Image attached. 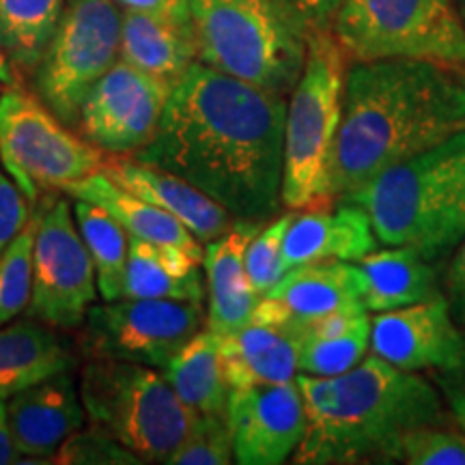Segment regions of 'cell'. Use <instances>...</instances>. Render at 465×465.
<instances>
[{
  "instance_id": "6da1fadb",
  "label": "cell",
  "mask_w": 465,
  "mask_h": 465,
  "mask_svg": "<svg viewBox=\"0 0 465 465\" xmlns=\"http://www.w3.org/2000/svg\"><path fill=\"white\" fill-rule=\"evenodd\" d=\"M284 121V95L196 61L132 158L177 174L235 220L265 224L282 209Z\"/></svg>"
},
{
  "instance_id": "7a4b0ae2",
  "label": "cell",
  "mask_w": 465,
  "mask_h": 465,
  "mask_svg": "<svg viewBox=\"0 0 465 465\" xmlns=\"http://www.w3.org/2000/svg\"><path fill=\"white\" fill-rule=\"evenodd\" d=\"M465 132V65L380 58L347 67L330 192L339 201L375 174Z\"/></svg>"
},
{
  "instance_id": "3957f363",
  "label": "cell",
  "mask_w": 465,
  "mask_h": 465,
  "mask_svg": "<svg viewBox=\"0 0 465 465\" xmlns=\"http://www.w3.org/2000/svg\"><path fill=\"white\" fill-rule=\"evenodd\" d=\"M295 383L306 411V433L293 452L300 465L399 463L407 431L452 420L438 386L373 353L347 373H302Z\"/></svg>"
},
{
  "instance_id": "277c9868",
  "label": "cell",
  "mask_w": 465,
  "mask_h": 465,
  "mask_svg": "<svg viewBox=\"0 0 465 465\" xmlns=\"http://www.w3.org/2000/svg\"><path fill=\"white\" fill-rule=\"evenodd\" d=\"M203 65L276 95H291L315 25L291 0H188Z\"/></svg>"
},
{
  "instance_id": "5b68a950",
  "label": "cell",
  "mask_w": 465,
  "mask_h": 465,
  "mask_svg": "<svg viewBox=\"0 0 465 465\" xmlns=\"http://www.w3.org/2000/svg\"><path fill=\"white\" fill-rule=\"evenodd\" d=\"M347 54L330 28H315L302 75L291 91L284 121L282 205L291 209L334 203L330 192L336 134L342 116Z\"/></svg>"
},
{
  "instance_id": "8992f818",
  "label": "cell",
  "mask_w": 465,
  "mask_h": 465,
  "mask_svg": "<svg viewBox=\"0 0 465 465\" xmlns=\"http://www.w3.org/2000/svg\"><path fill=\"white\" fill-rule=\"evenodd\" d=\"M80 399L100 424L143 463H168L199 411L183 403L164 373L121 360H91L80 373Z\"/></svg>"
},
{
  "instance_id": "52a82bcc",
  "label": "cell",
  "mask_w": 465,
  "mask_h": 465,
  "mask_svg": "<svg viewBox=\"0 0 465 465\" xmlns=\"http://www.w3.org/2000/svg\"><path fill=\"white\" fill-rule=\"evenodd\" d=\"M465 162V132L438 147L375 174L339 201L356 203L383 246H414L429 252Z\"/></svg>"
},
{
  "instance_id": "ba28073f",
  "label": "cell",
  "mask_w": 465,
  "mask_h": 465,
  "mask_svg": "<svg viewBox=\"0 0 465 465\" xmlns=\"http://www.w3.org/2000/svg\"><path fill=\"white\" fill-rule=\"evenodd\" d=\"M347 58H431L465 65L455 0H341L330 25Z\"/></svg>"
},
{
  "instance_id": "9c48e42d",
  "label": "cell",
  "mask_w": 465,
  "mask_h": 465,
  "mask_svg": "<svg viewBox=\"0 0 465 465\" xmlns=\"http://www.w3.org/2000/svg\"><path fill=\"white\" fill-rule=\"evenodd\" d=\"M119 5L114 0H67L33 74L39 100L63 124L75 127L86 95L119 61Z\"/></svg>"
},
{
  "instance_id": "30bf717a",
  "label": "cell",
  "mask_w": 465,
  "mask_h": 465,
  "mask_svg": "<svg viewBox=\"0 0 465 465\" xmlns=\"http://www.w3.org/2000/svg\"><path fill=\"white\" fill-rule=\"evenodd\" d=\"M104 160L25 89L0 93V162L31 203L39 188L63 190L100 171Z\"/></svg>"
},
{
  "instance_id": "8fae6325",
  "label": "cell",
  "mask_w": 465,
  "mask_h": 465,
  "mask_svg": "<svg viewBox=\"0 0 465 465\" xmlns=\"http://www.w3.org/2000/svg\"><path fill=\"white\" fill-rule=\"evenodd\" d=\"M80 347L89 360H121L164 371L207 325L203 302L121 298L93 304Z\"/></svg>"
},
{
  "instance_id": "7c38bea8",
  "label": "cell",
  "mask_w": 465,
  "mask_h": 465,
  "mask_svg": "<svg viewBox=\"0 0 465 465\" xmlns=\"http://www.w3.org/2000/svg\"><path fill=\"white\" fill-rule=\"evenodd\" d=\"M95 267L67 199L45 203L37 213L33 246V293L26 317L56 330H75L97 300Z\"/></svg>"
},
{
  "instance_id": "4fadbf2b",
  "label": "cell",
  "mask_w": 465,
  "mask_h": 465,
  "mask_svg": "<svg viewBox=\"0 0 465 465\" xmlns=\"http://www.w3.org/2000/svg\"><path fill=\"white\" fill-rule=\"evenodd\" d=\"M171 91V83L119 58L89 91L75 127L93 147L132 155L153 141Z\"/></svg>"
},
{
  "instance_id": "5bb4252c",
  "label": "cell",
  "mask_w": 465,
  "mask_h": 465,
  "mask_svg": "<svg viewBox=\"0 0 465 465\" xmlns=\"http://www.w3.org/2000/svg\"><path fill=\"white\" fill-rule=\"evenodd\" d=\"M232 459L242 465H281L293 457L306 433L298 383H261L231 391L226 403Z\"/></svg>"
},
{
  "instance_id": "9a60e30c",
  "label": "cell",
  "mask_w": 465,
  "mask_h": 465,
  "mask_svg": "<svg viewBox=\"0 0 465 465\" xmlns=\"http://www.w3.org/2000/svg\"><path fill=\"white\" fill-rule=\"evenodd\" d=\"M371 353L403 371H449L461 362L465 328L450 315L446 298L375 312Z\"/></svg>"
},
{
  "instance_id": "2e32d148",
  "label": "cell",
  "mask_w": 465,
  "mask_h": 465,
  "mask_svg": "<svg viewBox=\"0 0 465 465\" xmlns=\"http://www.w3.org/2000/svg\"><path fill=\"white\" fill-rule=\"evenodd\" d=\"M362 306V272L349 261H319L293 267L263 293L250 323L304 325Z\"/></svg>"
},
{
  "instance_id": "e0dca14e",
  "label": "cell",
  "mask_w": 465,
  "mask_h": 465,
  "mask_svg": "<svg viewBox=\"0 0 465 465\" xmlns=\"http://www.w3.org/2000/svg\"><path fill=\"white\" fill-rule=\"evenodd\" d=\"M86 410L69 371L35 383L7 401V420L20 459L17 463H50L69 435L84 427Z\"/></svg>"
},
{
  "instance_id": "ac0fdd59",
  "label": "cell",
  "mask_w": 465,
  "mask_h": 465,
  "mask_svg": "<svg viewBox=\"0 0 465 465\" xmlns=\"http://www.w3.org/2000/svg\"><path fill=\"white\" fill-rule=\"evenodd\" d=\"M377 250V237L366 212L356 203L339 201L336 209L306 207L293 213L281 248L282 272L319 261L358 263Z\"/></svg>"
},
{
  "instance_id": "d6986e66",
  "label": "cell",
  "mask_w": 465,
  "mask_h": 465,
  "mask_svg": "<svg viewBox=\"0 0 465 465\" xmlns=\"http://www.w3.org/2000/svg\"><path fill=\"white\" fill-rule=\"evenodd\" d=\"M100 171L134 196L177 218L199 242L218 240L235 223L223 205L162 168L143 164L134 158H113L104 160Z\"/></svg>"
},
{
  "instance_id": "ffe728a7",
  "label": "cell",
  "mask_w": 465,
  "mask_h": 465,
  "mask_svg": "<svg viewBox=\"0 0 465 465\" xmlns=\"http://www.w3.org/2000/svg\"><path fill=\"white\" fill-rule=\"evenodd\" d=\"M261 226V223L235 220L224 235L207 243L203 263L207 274V328L212 332H235L252 319L259 295L248 281L243 257Z\"/></svg>"
},
{
  "instance_id": "44dd1931",
  "label": "cell",
  "mask_w": 465,
  "mask_h": 465,
  "mask_svg": "<svg viewBox=\"0 0 465 465\" xmlns=\"http://www.w3.org/2000/svg\"><path fill=\"white\" fill-rule=\"evenodd\" d=\"M121 61L174 84L196 63L190 14L121 11Z\"/></svg>"
},
{
  "instance_id": "7402d4cb",
  "label": "cell",
  "mask_w": 465,
  "mask_h": 465,
  "mask_svg": "<svg viewBox=\"0 0 465 465\" xmlns=\"http://www.w3.org/2000/svg\"><path fill=\"white\" fill-rule=\"evenodd\" d=\"M302 328L248 323L229 334H218L224 377L231 391L287 383L298 375Z\"/></svg>"
},
{
  "instance_id": "603a6c76",
  "label": "cell",
  "mask_w": 465,
  "mask_h": 465,
  "mask_svg": "<svg viewBox=\"0 0 465 465\" xmlns=\"http://www.w3.org/2000/svg\"><path fill=\"white\" fill-rule=\"evenodd\" d=\"M362 272V306L369 312H386L444 298V267L414 246L375 250L356 263Z\"/></svg>"
},
{
  "instance_id": "cb8c5ba5",
  "label": "cell",
  "mask_w": 465,
  "mask_h": 465,
  "mask_svg": "<svg viewBox=\"0 0 465 465\" xmlns=\"http://www.w3.org/2000/svg\"><path fill=\"white\" fill-rule=\"evenodd\" d=\"M63 190L75 201H86L106 209L110 216L119 220L127 235L151 243H160V246L182 248L199 261L205 257L201 242L192 235L188 226L179 223L171 213H166L164 209L151 205V203L138 199L132 192L116 185L102 171L91 173L89 177L69 183Z\"/></svg>"
},
{
  "instance_id": "d4e9b609",
  "label": "cell",
  "mask_w": 465,
  "mask_h": 465,
  "mask_svg": "<svg viewBox=\"0 0 465 465\" xmlns=\"http://www.w3.org/2000/svg\"><path fill=\"white\" fill-rule=\"evenodd\" d=\"M72 366L74 356L50 325L33 317L0 325V401Z\"/></svg>"
},
{
  "instance_id": "484cf974",
  "label": "cell",
  "mask_w": 465,
  "mask_h": 465,
  "mask_svg": "<svg viewBox=\"0 0 465 465\" xmlns=\"http://www.w3.org/2000/svg\"><path fill=\"white\" fill-rule=\"evenodd\" d=\"M201 261L182 248L160 246L130 235L124 298L203 302Z\"/></svg>"
},
{
  "instance_id": "4316f807",
  "label": "cell",
  "mask_w": 465,
  "mask_h": 465,
  "mask_svg": "<svg viewBox=\"0 0 465 465\" xmlns=\"http://www.w3.org/2000/svg\"><path fill=\"white\" fill-rule=\"evenodd\" d=\"M369 345L371 317L366 308L317 319L302 328L298 371L315 377L347 373L366 358Z\"/></svg>"
},
{
  "instance_id": "83f0119b",
  "label": "cell",
  "mask_w": 465,
  "mask_h": 465,
  "mask_svg": "<svg viewBox=\"0 0 465 465\" xmlns=\"http://www.w3.org/2000/svg\"><path fill=\"white\" fill-rule=\"evenodd\" d=\"M162 373L177 397L199 414L226 411L231 388L224 377L220 339L207 325L199 334L192 336L188 345L173 358V362Z\"/></svg>"
},
{
  "instance_id": "f1b7e54d",
  "label": "cell",
  "mask_w": 465,
  "mask_h": 465,
  "mask_svg": "<svg viewBox=\"0 0 465 465\" xmlns=\"http://www.w3.org/2000/svg\"><path fill=\"white\" fill-rule=\"evenodd\" d=\"M67 0H0V48L20 75H33Z\"/></svg>"
},
{
  "instance_id": "f546056e",
  "label": "cell",
  "mask_w": 465,
  "mask_h": 465,
  "mask_svg": "<svg viewBox=\"0 0 465 465\" xmlns=\"http://www.w3.org/2000/svg\"><path fill=\"white\" fill-rule=\"evenodd\" d=\"M74 220L95 267L97 293L104 302L124 298L130 235L106 209L86 201L74 203Z\"/></svg>"
},
{
  "instance_id": "4dcf8cb0",
  "label": "cell",
  "mask_w": 465,
  "mask_h": 465,
  "mask_svg": "<svg viewBox=\"0 0 465 465\" xmlns=\"http://www.w3.org/2000/svg\"><path fill=\"white\" fill-rule=\"evenodd\" d=\"M37 213L0 254V325L28 308L33 293V246Z\"/></svg>"
},
{
  "instance_id": "1f68e13d",
  "label": "cell",
  "mask_w": 465,
  "mask_h": 465,
  "mask_svg": "<svg viewBox=\"0 0 465 465\" xmlns=\"http://www.w3.org/2000/svg\"><path fill=\"white\" fill-rule=\"evenodd\" d=\"M399 463L465 465V431L455 420L411 429L401 440Z\"/></svg>"
},
{
  "instance_id": "d6a6232c",
  "label": "cell",
  "mask_w": 465,
  "mask_h": 465,
  "mask_svg": "<svg viewBox=\"0 0 465 465\" xmlns=\"http://www.w3.org/2000/svg\"><path fill=\"white\" fill-rule=\"evenodd\" d=\"M232 459V435L226 411L220 414H199L177 450L171 465H229Z\"/></svg>"
},
{
  "instance_id": "836d02e7",
  "label": "cell",
  "mask_w": 465,
  "mask_h": 465,
  "mask_svg": "<svg viewBox=\"0 0 465 465\" xmlns=\"http://www.w3.org/2000/svg\"><path fill=\"white\" fill-rule=\"evenodd\" d=\"M50 463L61 465H141L143 461L125 449L113 433L91 422L89 429H78L63 441L50 457Z\"/></svg>"
},
{
  "instance_id": "e575fe53",
  "label": "cell",
  "mask_w": 465,
  "mask_h": 465,
  "mask_svg": "<svg viewBox=\"0 0 465 465\" xmlns=\"http://www.w3.org/2000/svg\"><path fill=\"white\" fill-rule=\"evenodd\" d=\"M291 218H293V213H284L278 220H270V224L261 226V231L250 240L246 248V257H243L246 274L259 298L284 276L281 265V248Z\"/></svg>"
},
{
  "instance_id": "d590c367",
  "label": "cell",
  "mask_w": 465,
  "mask_h": 465,
  "mask_svg": "<svg viewBox=\"0 0 465 465\" xmlns=\"http://www.w3.org/2000/svg\"><path fill=\"white\" fill-rule=\"evenodd\" d=\"M28 203L31 201L26 199L25 192L11 179V174L5 171L3 162H0V254L31 220Z\"/></svg>"
},
{
  "instance_id": "8d00e7d4",
  "label": "cell",
  "mask_w": 465,
  "mask_h": 465,
  "mask_svg": "<svg viewBox=\"0 0 465 465\" xmlns=\"http://www.w3.org/2000/svg\"><path fill=\"white\" fill-rule=\"evenodd\" d=\"M465 237V162L461 166V174H459V182L452 192L450 205L446 209V216L441 220L440 232L435 237V242L429 248L427 257L441 261L446 263L450 257V252L455 246Z\"/></svg>"
},
{
  "instance_id": "74e56055",
  "label": "cell",
  "mask_w": 465,
  "mask_h": 465,
  "mask_svg": "<svg viewBox=\"0 0 465 465\" xmlns=\"http://www.w3.org/2000/svg\"><path fill=\"white\" fill-rule=\"evenodd\" d=\"M441 287H444V298L449 302L452 319L465 328V237L446 261Z\"/></svg>"
},
{
  "instance_id": "f35d334b",
  "label": "cell",
  "mask_w": 465,
  "mask_h": 465,
  "mask_svg": "<svg viewBox=\"0 0 465 465\" xmlns=\"http://www.w3.org/2000/svg\"><path fill=\"white\" fill-rule=\"evenodd\" d=\"M433 377V383L440 388L441 397L449 405L452 420L465 431V381L457 380L446 371H429Z\"/></svg>"
},
{
  "instance_id": "ab89813d",
  "label": "cell",
  "mask_w": 465,
  "mask_h": 465,
  "mask_svg": "<svg viewBox=\"0 0 465 465\" xmlns=\"http://www.w3.org/2000/svg\"><path fill=\"white\" fill-rule=\"evenodd\" d=\"M291 3L298 5L317 28H330L341 0H291Z\"/></svg>"
},
{
  "instance_id": "60d3db41",
  "label": "cell",
  "mask_w": 465,
  "mask_h": 465,
  "mask_svg": "<svg viewBox=\"0 0 465 465\" xmlns=\"http://www.w3.org/2000/svg\"><path fill=\"white\" fill-rule=\"evenodd\" d=\"M121 9L155 11V14H174L188 9V0H114Z\"/></svg>"
},
{
  "instance_id": "b9f144b4",
  "label": "cell",
  "mask_w": 465,
  "mask_h": 465,
  "mask_svg": "<svg viewBox=\"0 0 465 465\" xmlns=\"http://www.w3.org/2000/svg\"><path fill=\"white\" fill-rule=\"evenodd\" d=\"M17 459H20V455L15 450L7 420V401H0V465L17 463Z\"/></svg>"
},
{
  "instance_id": "7bdbcfd3",
  "label": "cell",
  "mask_w": 465,
  "mask_h": 465,
  "mask_svg": "<svg viewBox=\"0 0 465 465\" xmlns=\"http://www.w3.org/2000/svg\"><path fill=\"white\" fill-rule=\"evenodd\" d=\"M0 84L7 86V89H25L22 75L17 74V69L9 61V56L5 54L3 48H0Z\"/></svg>"
},
{
  "instance_id": "ee69618b",
  "label": "cell",
  "mask_w": 465,
  "mask_h": 465,
  "mask_svg": "<svg viewBox=\"0 0 465 465\" xmlns=\"http://www.w3.org/2000/svg\"><path fill=\"white\" fill-rule=\"evenodd\" d=\"M446 373H450L452 377H457V380L465 381V351H463L461 362H459V364L455 366V369H449V371H446Z\"/></svg>"
},
{
  "instance_id": "f6af8a7d",
  "label": "cell",
  "mask_w": 465,
  "mask_h": 465,
  "mask_svg": "<svg viewBox=\"0 0 465 465\" xmlns=\"http://www.w3.org/2000/svg\"><path fill=\"white\" fill-rule=\"evenodd\" d=\"M455 7L459 11V17H461L463 26H465V0H455Z\"/></svg>"
}]
</instances>
